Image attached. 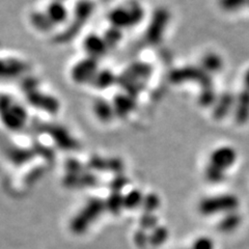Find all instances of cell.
<instances>
[{
	"instance_id": "cell-1",
	"label": "cell",
	"mask_w": 249,
	"mask_h": 249,
	"mask_svg": "<svg viewBox=\"0 0 249 249\" xmlns=\"http://www.w3.org/2000/svg\"><path fill=\"white\" fill-rule=\"evenodd\" d=\"M240 199L232 193H220L201 198L198 201L197 211L204 217L223 216L239 211Z\"/></svg>"
},
{
	"instance_id": "cell-2",
	"label": "cell",
	"mask_w": 249,
	"mask_h": 249,
	"mask_svg": "<svg viewBox=\"0 0 249 249\" xmlns=\"http://www.w3.org/2000/svg\"><path fill=\"white\" fill-rule=\"evenodd\" d=\"M238 154L233 147L222 145L217 147V149L210 154L208 164L227 174L228 170H230L236 164Z\"/></svg>"
},
{
	"instance_id": "cell-3",
	"label": "cell",
	"mask_w": 249,
	"mask_h": 249,
	"mask_svg": "<svg viewBox=\"0 0 249 249\" xmlns=\"http://www.w3.org/2000/svg\"><path fill=\"white\" fill-rule=\"evenodd\" d=\"M235 119L240 124H243L249 120V89L244 88L236 97Z\"/></svg>"
},
{
	"instance_id": "cell-4",
	"label": "cell",
	"mask_w": 249,
	"mask_h": 249,
	"mask_svg": "<svg viewBox=\"0 0 249 249\" xmlns=\"http://www.w3.org/2000/svg\"><path fill=\"white\" fill-rule=\"evenodd\" d=\"M242 221V215L239 213V211H235L221 216L219 221H218L217 228L223 233H230L236 231L241 227Z\"/></svg>"
},
{
	"instance_id": "cell-5",
	"label": "cell",
	"mask_w": 249,
	"mask_h": 249,
	"mask_svg": "<svg viewBox=\"0 0 249 249\" xmlns=\"http://www.w3.org/2000/svg\"><path fill=\"white\" fill-rule=\"evenodd\" d=\"M236 98L231 93L225 92L222 96L218 97L215 102V108L213 115L216 120H221L227 115L231 109H235Z\"/></svg>"
},
{
	"instance_id": "cell-6",
	"label": "cell",
	"mask_w": 249,
	"mask_h": 249,
	"mask_svg": "<svg viewBox=\"0 0 249 249\" xmlns=\"http://www.w3.org/2000/svg\"><path fill=\"white\" fill-rule=\"evenodd\" d=\"M202 67L209 75L220 72L223 68L222 58L216 53H208L202 59Z\"/></svg>"
},
{
	"instance_id": "cell-7",
	"label": "cell",
	"mask_w": 249,
	"mask_h": 249,
	"mask_svg": "<svg viewBox=\"0 0 249 249\" xmlns=\"http://www.w3.org/2000/svg\"><path fill=\"white\" fill-rule=\"evenodd\" d=\"M249 4L248 0H219V6L224 12L236 13Z\"/></svg>"
},
{
	"instance_id": "cell-8",
	"label": "cell",
	"mask_w": 249,
	"mask_h": 249,
	"mask_svg": "<svg viewBox=\"0 0 249 249\" xmlns=\"http://www.w3.org/2000/svg\"><path fill=\"white\" fill-rule=\"evenodd\" d=\"M190 249H216V244L211 237L200 236L193 241Z\"/></svg>"
},
{
	"instance_id": "cell-9",
	"label": "cell",
	"mask_w": 249,
	"mask_h": 249,
	"mask_svg": "<svg viewBox=\"0 0 249 249\" xmlns=\"http://www.w3.org/2000/svg\"><path fill=\"white\" fill-rule=\"evenodd\" d=\"M244 88H247L249 89V68L245 73V76H244Z\"/></svg>"
},
{
	"instance_id": "cell-10",
	"label": "cell",
	"mask_w": 249,
	"mask_h": 249,
	"mask_svg": "<svg viewBox=\"0 0 249 249\" xmlns=\"http://www.w3.org/2000/svg\"><path fill=\"white\" fill-rule=\"evenodd\" d=\"M184 249H190V248H184Z\"/></svg>"
},
{
	"instance_id": "cell-11",
	"label": "cell",
	"mask_w": 249,
	"mask_h": 249,
	"mask_svg": "<svg viewBox=\"0 0 249 249\" xmlns=\"http://www.w3.org/2000/svg\"><path fill=\"white\" fill-rule=\"evenodd\" d=\"M248 1H249V0H248Z\"/></svg>"
}]
</instances>
